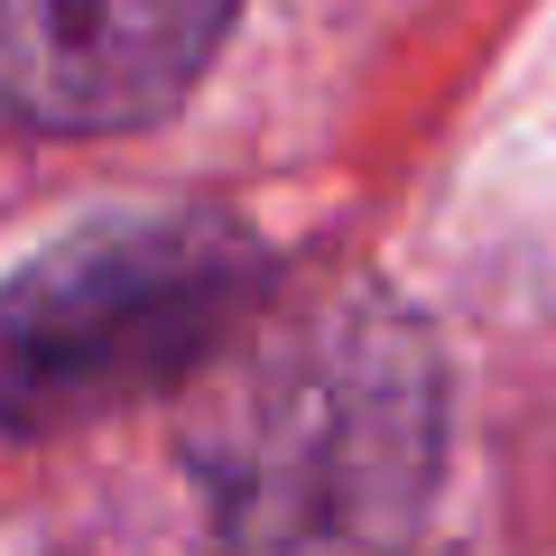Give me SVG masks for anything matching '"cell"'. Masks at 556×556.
I'll list each match as a JSON object with an SVG mask.
<instances>
[{
  "label": "cell",
  "instance_id": "cell-2",
  "mask_svg": "<svg viewBox=\"0 0 556 556\" xmlns=\"http://www.w3.org/2000/svg\"><path fill=\"white\" fill-rule=\"evenodd\" d=\"M241 298L251 241L214 214H139L56 241L0 288V417L65 427L195 380Z\"/></svg>",
  "mask_w": 556,
  "mask_h": 556
},
{
  "label": "cell",
  "instance_id": "cell-1",
  "mask_svg": "<svg viewBox=\"0 0 556 556\" xmlns=\"http://www.w3.org/2000/svg\"><path fill=\"white\" fill-rule=\"evenodd\" d=\"M186 473L251 547L399 538L437 482L427 334L353 278L232 316L186 390Z\"/></svg>",
  "mask_w": 556,
  "mask_h": 556
},
{
  "label": "cell",
  "instance_id": "cell-3",
  "mask_svg": "<svg viewBox=\"0 0 556 556\" xmlns=\"http://www.w3.org/2000/svg\"><path fill=\"white\" fill-rule=\"evenodd\" d=\"M241 0H0V121L130 130L186 102Z\"/></svg>",
  "mask_w": 556,
  "mask_h": 556
}]
</instances>
